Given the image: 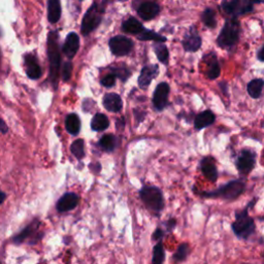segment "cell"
Returning a JSON list of instances; mask_svg holds the SVG:
<instances>
[{
    "mask_svg": "<svg viewBox=\"0 0 264 264\" xmlns=\"http://www.w3.org/2000/svg\"><path fill=\"white\" fill-rule=\"evenodd\" d=\"M258 198H254L242 211L236 212V220L231 224L233 233L240 240H248L256 232L255 221L249 215V210L255 205Z\"/></svg>",
    "mask_w": 264,
    "mask_h": 264,
    "instance_id": "1",
    "label": "cell"
},
{
    "mask_svg": "<svg viewBox=\"0 0 264 264\" xmlns=\"http://www.w3.org/2000/svg\"><path fill=\"white\" fill-rule=\"evenodd\" d=\"M246 190V184L241 180H233L225 184L216 190L199 192V196L203 198H220L227 201L238 199Z\"/></svg>",
    "mask_w": 264,
    "mask_h": 264,
    "instance_id": "2",
    "label": "cell"
},
{
    "mask_svg": "<svg viewBox=\"0 0 264 264\" xmlns=\"http://www.w3.org/2000/svg\"><path fill=\"white\" fill-rule=\"evenodd\" d=\"M240 23L236 17L228 18L217 37V45L221 48L229 50L240 41Z\"/></svg>",
    "mask_w": 264,
    "mask_h": 264,
    "instance_id": "3",
    "label": "cell"
},
{
    "mask_svg": "<svg viewBox=\"0 0 264 264\" xmlns=\"http://www.w3.org/2000/svg\"><path fill=\"white\" fill-rule=\"evenodd\" d=\"M140 196L146 210L159 216L165 205L162 191L155 186H144L140 192Z\"/></svg>",
    "mask_w": 264,
    "mask_h": 264,
    "instance_id": "4",
    "label": "cell"
},
{
    "mask_svg": "<svg viewBox=\"0 0 264 264\" xmlns=\"http://www.w3.org/2000/svg\"><path fill=\"white\" fill-rule=\"evenodd\" d=\"M58 37L56 32H50L48 37V54L50 59V76L53 86L57 88L58 81H59L60 72V51L58 47Z\"/></svg>",
    "mask_w": 264,
    "mask_h": 264,
    "instance_id": "5",
    "label": "cell"
},
{
    "mask_svg": "<svg viewBox=\"0 0 264 264\" xmlns=\"http://www.w3.org/2000/svg\"><path fill=\"white\" fill-rule=\"evenodd\" d=\"M257 154L252 149H242L237 157L236 166L239 173L242 177H247L256 166Z\"/></svg>",
    "mask_w": 264,
    "mask_h": 264,
    "instance_id": "6",
    "label": "cell"
},
{
    "mask_svg": "<svg viewBox=\"0 0 264 264\" xmlns=\"http://www.w3.org/2000/svg\"><path fill=\"white\" fill-rule=\"evenodd\" d=\"M102 15H103L102 7H100L97 3L92 4L91 7L88 9V12L86 13L83 19L81 29L82 33L84 35H87L98 27V25L102 20Z\"/></svg>",
    "mask_w": 264,
    "mask_h": 264,
    "instance_id": "7",
    "label": "cell"
},
{
    "mask_svg": "<svg viewBox=\"0 0 264 264\" xmlns=\"http://www.w3.org/2000/svg\"><path fill=\"white\" fill-rule=\"evenodd\" d=\"M41 228V222L40 220L35 219L32 221L28 226L23 229L20 233L13 239L15 243H22L24 241H29L31 244L40 241L43 238V232H40Z\"/></svg>",
    "mask_w": 264,
    "mask_h": 264,
    "instance_id": "8",
    "label": "cell"
},
{
    "mask_svg": "<svg viewBox=\"0 0 264 264\" xmlns=\"http://www.w3.org/2000/svg\"><path fill=\"white\" fill-rule=\"evenodd\" d=\"M204 73L209 80H216L221 74V68L218 61L217 55L215 52H210L203 56Z\"/></svg>",
    "mask_w": 264,
    "mask_h": 264,
    "instance_id": "9",
    "label": "cell"
},
{
    "mask_svg": "<svg viewBox=\"0 0 264 264\" xmlns=\"http://www.w3.org/2000/svg\"><path fill=\"white\" fill-rule=\"evenodd\" d=\"M170 88L169 85L165 82L160 83L156 87L153 95V105L156 111L162 112L168 105V95Z\"/></svg>",
    "mask_w": 264,
    "mask_h": 264,
    "instance_id": "10",
    "label": "cell"
},
{
    "mask_svg": "<svg viewBox=\"0 0 264 264\" xmlns=\"http://www.w3.org/2000/svg\"><path fill=\"white\" fill-rule=\"evenodd\" d=\"M110 48L114 55L125 56L131 52L133 48V43L128 37L118 35L111 38Z\"/></svg>",
    "mask_w": 264,
    "mask_h": 264,
    "instance_id": "11",
    "label": "cell"
},
{
    "mask_svg": "<svg viewBox=\"0 0 264 264\" xmlns=\"http://www.w3.org/2000/svg\"><path fill=\"white\" fill-rule=\"evenodd\" d=\"M182 45L184 50L186 52H197L199 48L202 46V40L201 36L199 35L198 31L196 30V28L194 26H192L187 33H185L183 41H182Z\"/></svg>",
    "mask_w": 264,
    "mask_h": 264,
    "instance_id": "12",
    "label": "cell"
},
{
    "mask_svg": "<svg viewBox=\"0 0 264 264\" xmlns=\"http://www.w3.org/2000/svg\"><path fill=\"white\" fill-rule=\"evenodd\" d=\"M199 169L203 177L212 183H216L219 178V171L217 168L216 159L207 156L200 160L199 162Z\"/></svg>",
    "mask_w": 264,
    "mask_h": 264,
    "instance_id": "13",
    "label": "cell"
},
{
    "mask_svg": "<svg viewBox=\"0 0 264 264\" xmlns=\"http://www.w3.org/2000/svg\"><path fill=\"white\" fill-rule=\"evenodd\" d=\"M79 195L73 192H67L57 202V210L60 213L70 212L75 209L79 204Z\"/></svg>",
    "mask_w": 264,
    "mask_h": 264,
    "instance_id": "14",
    "label": "cell"
},
{
    "mask_svg": "<svg viewBox=\"0 0 264 264\" xmlns=\"http://www.w3.org/2000/svg\"><path fill=\"white\" fill-rule=\"evenodd\" d=\"M216 121V115L211 110H205L195 116L194 118V129L200 131L209 126H212Z\"/></svg>",
    "mask_w": 264,
    "mask_h": 264,
    "instance_id": "15",
    "label": "cell"
},
{
    "mask_svg": "<svg viewBox=\"0 0 264 264\" xmlns=\"http://www.w3.org/2000/svg\"><path fill=\"white\" fill-rule=\"evenodd\" d=\"M159 73V66L158 65H148L144 66L139 77V86L142 89H146L151 84V82L155 79Z\"/></svg>",
    "mask_w": 264,
    "mask_h": 264,
    "instance_id": "16",
    "label": "cell"
},
{
    "mask_svg": "<svg viewBox=\"0 0 264 264\" xmlns=\"http://www.w3.org/2000/svg\"><path fill=\"white\" fill-rule=\"evenodd\" d=\"M159 13H160L159 4L153 1L144 2L138 8L139 16L144 21L152 20L155 17H157Z\"/></svg>",
    "mask_w": 264,
    "mask_h": 264,
    "instance_id": "17",
    "label": "cell"
},
{
    "mask_svg": "<svg viewBox=\"0 0 264 264\" xmlns=\"http://www.w3.org/2000/svg\"><path fill=\"white\" fill-rule=\"evenodd\" d=\"M79 48H80V40L77 34L74 32L68 34L62 48L63 53L66 55V57L72 59V58L75 56L77 51H79Z\"/></svg>",
    "mask_w": 264,
    "mask_h": 264,
    "instance_id": "18",
    "label": "cell"
},
{
    "mask_svg": "<svg viewBox=\"0 0 264 264\" xmlns=\"http://www.w3.org/2000/svg\"><path fill=\"white\" fill-rule=\"evenodd\" d=\"M103 106L105 110L112 113H120L123 109V101L120 95L116 93H109L103 97Z\"/></svg>",
    "mask_w": 264,
    "mask_h": 264,
    "instance_id": "19",
    "label": "cell"
},
{
    "mask_svg": "<svg viewBox=\"0 0 264 264\" xmlns=\"http://www.w3.org/2000/svg\"><path fill=\"white\" fill-rule=\"evenodd\" d=\"M25 65H26V73L28 77H30L31 80H37L42 76L41 67L32 55L26 56Z\"/></svg>",
    "mask_w": 264,
    "mask_h": 264,
    "instance_id": "20",
    "label": "cell"
},
{
    "mask_svg": "<svg viewBox=\"0 0 264 264\" xmlns=\"http://www.w3.org/2000/svg\"><path fill=\"white\" fill-rule=\"evenodd\" d=\"M61 5L59 0H48V19L51 23L55 24L60 20Z\"/></svg>",
    "mask_w": 264,
    "mask_h": 264,
    "instance_id": "21",
    "label": "cell"
},
{
    "mask_svg": "<svg viewBox=\"0 0 264 264\" xmlns=\"http://www.w3.org/2000/svg\"><path fill=\"white\" fill-rule=\"evenodd\" d=\"M263 88H264V80L254 79L248 83L247 92L253 99H258L262 95Z\"/></svg>",
    "mask_w": 264,
    "mask_h": 264,
    "instance_id": "22",
    "label": "cell"
},
{
    "mask_svg": "<svg viewBox=\"0 0 264 264\" xmlns=\"http://www.w3.org/2000/svg\"><path fill=\"white\" fill-rule=\"evenodd\" d=\"M240 0H222L221 9L229 17H239Z\"/></svg>",
    "mask_w": 264,
    "mask_h": 264,
    "instance_id": "23",
    "label": "cell"
},
{
    "mask_svg": "<svg viewBox=\"0 0 264 264\" xmlns=\"http://www.w3.org/2000/svg\"><path fill=\"white\" fill-rule=\"evenodd\" d=\"M65 128L72 135H77L81 131V120L77 115L71 114L66 117Z\"/></svg>",
    "mask_w": 264,
    "mask_h": 264,
    "instance_id": "24",
    "label": "cell"
},
{
    "mask_svg": "<svg viewBox=\"0 0 264 264\" xmlns=\"http://www.w3.org/2000/svg\"><path fill=\"white\" fill-rule=\"evenodd\" d=\"M110 121L109 118L103 114H96L91 121V128L94 131L100 132L109 128Z\"/></svg>",
    "mask_w": 264,
    "mask_h": 264,
    "instance_id": "25",
    "label": "cell"
},
{
    "mask_svg": "<svg viewBox=\"0 0 264 264\" xmlns=\"http://www.w3.org/2000/svg\"><path fill=\"white\" fill-rule=\"evenodd\" d=\"M123 30L127 33L138 35L144 30V27L142 23L136 20V19L129 18L123 23Z\"/></svg>",
    "mask_w": 264,
    "mask_h": 264,
    "instance_id": "26",
    "label": "cell"
},
{
    "mask_svg": "<svg viewBox=\"0 0 264 264\" xmlns=\"http://www.w3.org/2000/svg\"><path fill=\"white\" fill-rule=\"evenodd\" d=\"M201 21L205 27L210 29L216 28L217 20H216V12L211 7H207L201 14Z\"/></svg>",
    "mask_w": 264,
    "mask_h": 264,
    "instance_id": "27",
    "label": "cell"
},
{
    "mask_svg": "<svg viewBox=\"0 0 264 264\" xmlns=\"http://www.w3.org/2000/svg\"><path fill=\"white\" fill-rule=\"evenodd\" d=\"M99 145L106 152H113L118 145V139L113 134H105L100 139Z\"/></svg>",
    "mask_w": 264,
    "mask_h": 264,
    "instance_id": "28",
    "label": "cell"
},
{
    "mask_svg": "<svg viewBox=\"0 0 264 264\" xmlns=\"http://www.w3.org/2000/svg\"><path fill=\"white\" fill-rule=\"evenodd\" d=\"M138 38L141 41H153L157 43H164L166 42V37L162 36L158 33H156L153 30H149V29L144 28V30L138 34Z\"/></svg>",
    "mask_w": 264,
    "mask_h": 264,
    "instance_id": "29",
    "label": "cell"
},
{
    "mask_svg": "<svg viewBox=\"0 0 264 264\" xmlns=\"http://www.w3.org/2000/svg\"><path fill=\"white\" fill-rule=\"evenodd\" d=\"M165 260V251L162 240L158 241L155 244L153 249V257H152V263L153 264H163Z\"/></svg>",
    "mask_w": 264,
    "mask_h": 264,
    "instance_id": "30",
    "label": "cell"
},
{
    "mask_svg": "<svg viewBox=\"0 0 264 264\" xmlns=\"http://www.w3.org/2000/svg\"><path fill=\"white\" fill-rule=\"evenodd\" d=\"M155 54L157 55V58L159 61L163 64H168V59H169V52L168 50V47H166L163 43H157L154 46Z\"/></svg>",
    "mask_w": 264,
    "mask_h": 264,
    "instance_id": "31",
    "label": "cell"
},
{
    "mask_svg": "<svg viewBox=\"0 0 264 264\" xmlns=\"http://www.w3.org/2000/svg\"><path fill=\"white\" fill-rule=\"evenodd\" d=\"M189 254H190L189 244L187 242H183V243L180 244L178 250L174 252L172 259L175 262H183V261H185L186 259L188 258Z\"/></svg>",
    "mask_w": 264,
    "mask_h": 264,
    "instance_id": "32",
    "label": "cell"
},
{
    "mask_svg": "<svg viewBox=\"0 0 264 264\" xmlns=\"http://www.w3.org/2000/svg\"><path fill=\"white\" fill-rule=\"evenodd\" d=\"M71 151L72 153L75 156V158H77L79 160L83 159L85 157V144H84V141L79 139L72 143V144L71 145Z\"/></svg>",
    "mask_w": 264,
    "mask_h": 264,
    "instance_id": "33",
    "label": "cell"
},
{
    "mask_svg": "<svg viewBox=\"0 0 264 264\" xmlns=\"http://www.w3.org/2000/svg\"><path fill=\"white\" fill-rule=\"evenodd\" d=\"M72 62H65L62 67V80L64 82H68L72 77Z\"/></svg>",
    "mask_w": 264,
    "mask_h": 264,
    "instance_id": "34",
    "label": "cell"
},
{
    "mask_svg": "<svg viewBox=\"0 0 264 264\" xmlns=\"http://www.w3.org/2000/svg\"><path fill=\"white\" fill-rule=\"evenodd\" d=\"M114 74L116 76L120 77L122 81H126L130 76V72L128 70H126L125 67H119V68H114Z\"/></svg>",
    "mask_w": 264,
    "mask_h": 264,
    "instance_id": "35",
    "label": "cell"
},
{
    "mask_svg": "<svg viewBox=\"0 0 264 264\" xmlns=\"http://www.w3.org/2000/svg\"><path fill=\"white\" fill-rule=\"evenodd\" d=\"M116 75L114 73H111V74H107L106 76H104L103 79L101 80V85L106 87V88H111L115 85L116 83Z\"/></svg>",
    "mask_w": 264,
    "mask_h": 264,
    "instance_id": "36",
    "label": "cell"
},
{
    "mask_svg": "<svg viewBox=\"0 0 264 264\" xmlns=\"http://www.w3.org/2000/svg\"><path fill=\"white\" fill-rule=\"evenodd\" d=\"M163 237H164V231H163V229L157 228V229H156V230L154 231L152 239H153L154 240H156V241H160V240H162Z\"/></svg>",
    "mask_w": 264,
    "mask_h": 264,
    "instance_id": "37",
    "label": "cell"
},
{
    "mask_svg": "<svg viewBox=\"0 0 264 264\" xmlns=\"http://www.w3.org/2000/svg\"><path fill=\"white\" fill-rule=\"evenodd\" d=\"M175 225H177V220H175L174 218H171L169 219L168 222L165 223V226H166V229H168V231H172L175 227Z\"/></svg>",
    "mask_w": 264,
    "mask_h": 264,
    "instance_id": "38",
    "label": "cell"
},
{
    "mask_svg": "<svg viewBox=\"0 0 264 264\" xmlns=\"http://www.w3.org/2000/svg\"><path fill=\"white\" fill-rule=\"evenodd\" d=\"M7 131H8V127H7L6 123L1 118H0V133L5 134V133H7Z\"/></svg>",
    "mask_w": 264,
    "mask_h": 264,
    "instance_id": "39",
    "label": "cell"
},
{
    "mask_svg": "<svg viewBox=\"0 0 264 264\" xmlns=\"http://www.w3.org/2000/svg\"><path fill=\"white\" fill-rule=\"evenodd\" d=\"M257 59L260 62H264V46L257 52Z\"/></svg>",
    "mask_w": 264,
    "mask_h": 264,
    "instance_id": "40",
    "label": "cell"
},
{
    "mask_svg": "<svg viewBox=\"0 0 264 264\" xmlns=\"http://www.w3.org/2000/svg\"><path fill=\"white\" fill-rule=\"evenodd\" d=\"M246 1L254 7V5L255 4H260V3H264V0H246Z\"/></svg>",
    "mask_w": 264,
    "mask_h": 264,
    "instance_id": "41",
    "label": "cell"
},
{
    "mask_svg": "<svg viewBox=\"0 0 264 264\" xmlns=\"http://www.w3.org/2000/svg\"><path fill=\"white\" fill-rule=\"evenodd\" d=\"M5 198H6L5 193L0 190V204H2V202L5 200Z\"/></svg>",
    "mask_w": 264,
    "mask_h": 264,
    "instance_id": "42",
    "label": "cell"
},
{
    "mask_svg": "<svg viewBox=\"0 0 264 264\" xmlns=\"http://www.w3.org/2000/svg\"><path fill=\"white\" fill-rule=\"evenodd\" d=\"M262 126H263V128H264V119H263V125Z\"/></svg>",
    "mask_w": 264,
    "mask_h": 264,
    "instance_id": "43",
    "label": "cell"
},
{
    "mask_svg": "<svg viewBox=\"0 0 264 264\" xmlns=\"http://www.w3.org/2000/svg\"><path fill=\"white\" fill-rule=\"evenodd\" d=\"M122 1H125V0H122Z\"/></svg>",
    "mask_w": 264,
    "mask_h": 264,
    "instance_id": "44",
    "label": "cell"
},
{
    "mask_svg": "<svg viewBox=\"0 0 264 264\" xmlns=\"http://www.w3.org/2000/svg\"><path fill=\"white\" fill-rule=\"evenodd\" d=\"M0 264H1V263H0Z\"/></svg>",
    "mask_w": 264,
    "mask_h": 264,
    "instance_id": "45",
    "label": "cell"
}]
</instances>
